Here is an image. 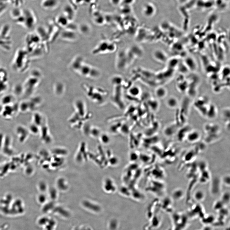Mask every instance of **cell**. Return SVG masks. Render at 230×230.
<instances>
[{"label":"cell","mask_w":230,"mask_h":230,"mask_svg":"<svg viewBox=\"0 0 230 230\" xmlns=\"http://www.w3.org/2000/svg\"><path fill=\"white\" fill-rule=\"evenodd\" d=\"M57 22L61 26H67L69 22V20L63 14L59 15L57 18Z\"/></svg>","instance_id":"2e32d148"},{"label":"cell","mask_w":230,"mask_h":230,"mask_svg":"<svg viewBox=\"0 0 230 230\" xmlns=\"http://www.w3.org/2000/svg\"><path fill=\"white\" fill-rule=\"evenodd\" d=\"M109 43L107 42H103L100 44L98 46L97 49L100 52H104L105 51L109 50Z\"/></svg>","instance_id":"ffe728a7"},{"label":"cell","mask_w":230,"mask_h":230,"mask_svg":"<svg viewBox=\"0 0 230 230\" xmlns=\"http://www.w3.org/2000/svg\"><path fill=\"white\" fill-rule=\"evenodd\" d=\"M229 194L228 192H226L223 194L221 201L224 204L228 203L229 201Z\"/></svg>","instance_id":"83f0119b"},{"label":"cell","mask_w":230,"mask_h":230,"mask_svg":"<svg viewBox=\"0 0 230 230\" xmlns=\"http://www.w3.org/2000/svg\"><path fill=\"white\" fill-rule=\"evenodd\" d=\"M210 104L207 98L202 97L196 100L194 105L196 109L202 116H206Z\"/></svg>","instance_id":"6da1fadb"},{"label":"cell","mask_w":230,"mask_h":230,"mask_svg":"<svg viewBox=\"0 0 230 230\" xmlns=\"http://www.w3.org/2000/svg\"><path fill=\"white\" fill-rule=\"evenodd\" d=\"M101 140L104 144H108L110 142L111 138L109 135L104 134L101 135Z\"/></svg>","instance_id":"4316f807"},{"label":"cell","mask_w":230,"mask_h":230,"mask_svg":"<svg viewBox=\"0 0 230 230\" xmlns=\"http://www.w3.org/2000/svg\"><path fill=\"white\" fill-rule=\"evenodd\" d=\"M218 110L217 107L214 104H210L209 105L206 117L209 119H215L217 116Z\"/></svg>","instance_id":"ba28073f"},{"label":"cell","mask_w":230,"mask_h":230,"mask_svg":"<svg viewBox=\"0 0 230 230\" xmlns=\"http://www.w3.org/2000/svg\"><path fill=\"white\" fill-rule=\"evenodd\" d=\"M122 80V78L120 76H114L111 78V82L114 85H119L121 83Z\"/></svg>","instance_id":"603a6c76"},{"label":"cell","mask_w":230,"mask_h":230,"mask_svg":"<svg viewBox=\"0 0 230 230\" xmlns=\"http://www.w3.org/2000/svg\"><path fill=\"white\" fill-rule=\"evenodd\" d=\"M149 9L155 10V9L154 6L150 4H147L144 6L143 9L144 15L146 17L151 18L154 15L155 11H148Z\"/></svg>","instance_id":"7c38bea8"},{"label":"cell","mask_w":230,"mask_h":230,"mask_svg":"<svg viewBox=\"0 0 230 230\" xmlns=\"http://www.w3.org/2000/svg\"><path fill=\"white\" fill-rule=\"evenodd\" d=\"M59 4V0H43L42 5L43 8L50 11L56 8Z\"/></svg>","instance_id":"277c9868"},{"label":"cell","mask_w":230,"mask_h":230,"mask_svg":"<svg viewBox=\"0 0 230 230\" xmlns=\"http://www.w3.org/2000/svg\"><path fill=\"white\" fill-rule=\"evenodd\" d=\"M92 67L88 65H82L79 70L81 75L83 76H89Z\"/></svg>","instance_id":"d6986e66"},{"label":"cell","mask_w":230,"mask_h":230,"mask_svg":"<svg viewBox=\"0 0 230 230\" xmlns=\"http://www.w3.org/2000/svg\"><path fill=\"white\" fill-rule=\"evenodd\" d=\"M63 13V15L66 17L69 21H72L75 18V11L72 6L70 5H66L64 7Z\"/></svg>","instance_id":"52a82bcc"},{"label":"cell","mask_w":230,"mask_h":230,"mask_svg":"<svg viewBox=\"0 0 230 230\" xmlns=\"http://www.w3.org/2000/svg\"><path fill=\"white\" fill-rule=\"evenodd\" d=\"M184 192L182 189H175L172 193V197L175 200H180L184 196Z\"/></svg>","instance_id":"e0dca14e"},{"label":"cell","mask_w":230,"mask_h":230,"mask_svg":"<svg viewBox=\"0 0 230 230\" xmlns=\"http://www.w3.org/2000/svg\"><path fill=\"white\" fill-rule=\"evenodd\" d=\"M178 127V126L177 123H172L165 128L164 133L166 136H172L177 132Z\"/></svg>","instance_id":"8992f818"},{"label":"cell","mask_w":230,"mask_h":230,"mask_svg":"<svg viewBox=\"0 0 230 230\" xmlns=\"http://www.w3.org/2000/svg\"><path fill=\"white\" fill-rule=\"evenodd\" d=\"M14 104L5 106L4 107H3L1 113L3 117L8 119L11 118L16 112L17 111V109H18L19 107L15 109Z\"/></svg>","instance_id":"3957f363"},{"label":"cell","mask_w":230,"mask_h":230,"mask_svg":"<svg viewBox=\"0 0 230 230\" xmlns=\"http://www.w3.org/2000/svg\"><path fill=\"white\" fill-rule=\"evenodd\" d=\"M230 178L229 176L226 175L223 178V182L226 186H230Z\"/></svg>","instance_id":"f546056e"},{"label":"cell","mask_w":230,"mask_h":230,"mask_svg":"<svg viewBox=\"0 0 230 230\" xmlns=\"http://www.w3.org/2000/svg\"><path fill=\"white\" fill-rule=\"evenodd\" d=\"M224 205L221 201L216 202L214 206V209L215 210L219 211L224 207Z\"/></svg>","instance_id":"484cf974"},{"label":"cell","mask_w":230,"mask_h":230,"mask_svg":"<svg viewBox=\"0 0 230 230\" xmlns=\"http://www.w3.org/2000/svg\"><path fill=\"white\" fill-rule=\"evenodd\" d=\"M15 97L12 94H7L2 97L1 102L3 106H6L14 104Z\"/></svg>","instance_id":"9c48e42d"},{"label":"cell","mask_w":230,"mask_h":230,"mask_svg":"<svg viewBox=\"0 0 230 230\" xmlns=\"http://www.w3.org/2000/svg\"><path fill=\"white\" fill-rule=\"evenodd\" d=\"M201 137V133L198 131L191 130L188 133L186 139L189 142L194 143L198 141Z\"/></svg>","instance_id":"5b68a950"},{"label":"cell","mask_w":230,"mask_h":230,"mask_svg":"<svg viewBox=\"0 0 230 230\" xmlns=\"http://www.w3.org/2000/svg\"><path fill=\"white\" fill-rule=\"evenodd\" d=\"M149 104L152 110L154 111H156L158 110L159 104L158 101L156 100H154L153 101L151 100L149 102Z\"/></svg>","instance_id":"d4e9b609"},{"label":"cell","mask_w":230,"mask_h":230,"mask_svg":"<svg viewBox=\"0 0 230 230\" xmlns=\"http://www.w3.org/2000/svg\"><path fill=\"white\" fill-rule=\"evenodd\" d=\"M205 197L204 192L201 190L196 191L194 195L195 200L198 202H201L204 200Z\"/></svg>","instance_id":"ac0fdd59"},{"label":"cell","mask_w":230,"mask_h":230,"mask_svg":"<svg viewBox=\"0 0 230 230\" xmlns=\"http://www.w3.org/2000/svg\"><path fill=\"white\" fill-rule=\"evenodd\" d=\"M168 93L167 90L163 86H159L155 91V94L157 98L159 99H164L166 97Z\"/></svg>","instance_id":"30bf717a"},{"label":"cell","mask_w":230,"mask_h":230,"mask_svg":"<svg viewBox=\"0 0 230 230\" xmlns=\"http://www.w3.org/2000/svg\"><path fill=\"white\" fill-rule=\"evenodd\" d=\"M3 109V106L1 104H0V114L2 113Z\"/></svg>","instance_id":"4dcf8cb0"},{"label":"cell","mask_w":230,"mask_h":230,"mask_svg":"<svg viewBox=\"0 0 230 230\" xmlns=\"http://www.w3.org/2000/svg\"><path fill=\"white\" fill-rule=\"evenodd\" d=\"M191 130H189L188 127L184 126L182 128L181 130L178 131V138L179 140L182 141L184 139H186L187 135Z\"/></svg>","instance_id":"5bb4252c"},{"label":"cell","mask_w":230,"mask_h":230,"mask_svg":"<svg viewBox=\"0 0 230 230\" xmlns=\"http://www.w3.org/2000/svg\"><path fill=\"white\" fill-rule=\"evenodd\" d=\"M167 106L171 109H175L178 106L179 101L177 98L174 96H170L166 102Z\"/></svg>","instance_id":"4fadbf2b"},{"label":"cell","mask_w":230,"mask_h":230,"mask_svg":"<svg viewBox=\"0 0 230 230\" xmlns=\"http://www.w3.org/2000/svg\"><path fill=\"white\" fill-rule=\"evenodd\" d=\"M230 111L229 108H226L222 111V116L225 123L230 121Z\"/></svg>","instance_id":"44dd1931"},{"label":"cell","mask_w":230,"mask_h":230,"mask_svg":"<svg viewBox=\"0 0 230 230\" xmlns=\"http://www.w3.org/2000/svg\"><path fill=\"white\" fill-rule=\"evenodd\" d=\"M118 226V222L116 220H111L110 221L109 224V228L110 230H115L117 228Z\"/></svg>","instance_id":"f1b7e54d"},{"label":"cell","mask_w":230,"mask_h":230,"mask_svg":"<svg viewBox=\"0 0 230 230\" xmlns=\"http://www.w3.org/2000/svg\"><path fill=\"white\" fill-rule=\"evenodd\" d=\"M19 109L23 112H25L30 109V106L29 102H23L19 106Z\"/></svg>","instance_id":"7402d4cb"},{"label":"cell","mask_w":230,"mask_h":230,"mask_svg":"<svg viewBox=\"0 0 230 230\" xmlns=\"http://www.w3.org/2000/svg\"><path fill=\"white\" fill-rule=\"evenodd\" d=\"M141 90L137 86H133L131 87L128 90V93L131 96L137 97L140 94Z\"/></svg>","instance_id":"9a60e30c"},{"label":"cell","mask_w":230,"mask_h":230,"mask_svg":"<svg viewBox=\"0 0 230 230\" xmlns=\"http://www.w3.org/2000/svg\"><path fill=\"white\" fill-rule=\"evenodd\" d=\"M204 130L207 136H219L220 128L217 124L209 123L204 126Z\"/></svg>","instance_id":"7a4b0ae2"},{"label":"cell","mask_w":230,"mask_h":230,"mask_svg":"<svg viewBox=\"0 0 230 230\" xmlns=\"http://www.w3.org/2000/svg\"><path fill=\"white\" fill-rule=\"evenodd\" d=\"M153 55L154 58L159 62H164L166 60V55L161 50H155L154 52Z\"/></svg>","instance_id":"8fae6325"},{"label":"cell","mask_w":230,"mask_h":230,"mask_svg":"<svg viewBox=\"0 0 230 230\" xmlns=\"http://www.w3.org/2000/svg\"><path fill=\"white\" fill-rule=\"evenodd\" d=\"M215 219V218L214 216L212 215H210L206 217H204L203 218V222L206 224L208 225L212 224L214 222Z\"/></svg>","instance_id":"cb8c5ba5"}]
</instances>
